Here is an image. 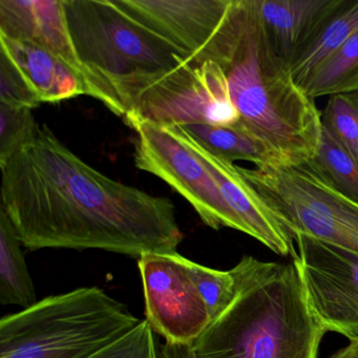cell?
<instances>
[{
  "label": "cell",
  "instance_id": "cell-1",
  "mask_svg": "<svg viewBox=\"0 0 358 358\" xmlns=\"http://www.w3.org/2000/svg\"><path fill=\"white\" fill-rule=\"evenodd\" d=\"M1 169V205L22 246L98 249L140 259L184 240L169 199L90 166L43 125Z\"/></svg>",
  "mask_w": 358,
  "mask_h": 358
},
{
  "label": "cell",
  "instance_id": "cell-2",
  "mask_svg": "<svg viewBox=\"0 0 358 358\" xmlns=\"http://www.w3.org/2000/svg\"><path fill=\"white\" fill-rule=\"evenodd\" d=\"M219 64L240 115L236 127L269 146L287 166L313 160L322 139V113L274 51L255 0H234Z\"/></svg>",
  "mask_w": 358,
  "mask_h": 358
},
{
  "label": "cell",
  "instance_id": "cell-3",
  "mask_svg": "<svg viewBox=\"0 0 358 358\" xmlns=\"http://www.w3.org/2000/svg\"><path fill=\"white\" fill-rule=\"evenodd\" d=\"M230 272L234 301L192 345L196 358H317L328 331L310 309L294 262L244 255Z\"/></svg>",
  "mask_w": 358,
  "mask_h": 358
},
{
  "label": "cell",
  "instance_id": "cell-4",
  "mask_svg": "<svg viewBox=\"0 0 358 358\" xmlns=\"http://www.w3.org/2000/svg\"><path fill=\"white\" fill-rule=\"evenodd\" d=\"M73 45L100 101L124 118L140 96L187 58L114 0H62Z\"/></svg>",
  "mask_w": 358,
  "mask_h": 358
},
{
  "label": "cell",
  "instance_id": "cell-5",
  "mask_svg": "<svg viewBox=\"0 0 358 358\" xmlns=\"http://www.w3.org/2000/svg\"><path fill=\"white\" fill-rule=\"evenodd\" d=\"M141 320L99 287L52 295L0 320V358H87Z\"/></svg>",
  "mask_w": 358,
  "mask_h": 358
},
{
  "label": "cell",
  "instance_id": "cell-6",
  "mask_svg": "<svg viewBox=\"0 0 358 358\" xmlns=\"http://www.w3.org/2000/svg\"><path fill=\"white\" fill-rule=\"evenodd\" d=\"M285 229L358 255V204L337 192L309 164L244 169Z\"/></svg>",
  "mask_w": 358,
  "mask_h": 358
},
{
  "label": "cell",
  "instance_id": "cell-7",
  "mask_svg": "<svg viewBox=\"0 0 358 358\" xmlns=\"http://www.w3.org/2000/svg\"><path fill=\"white\" fill-rule=\"evenodd\" d=\"M124 119L129 127L137 122L160 127H230L238 122L240 115L223 69L206 62L183 66L148 87Z\"/></svg>",
  "mask_w": 358,
  "mask_h": 358
},
{
  "label": "cell",
  "instance_id": "cell-8",
  "mask_svg": "<svg viewBox=\"0 0 358 358\" xmlns=\"http://www.w3.org/2000/svg\"><path fill=\"white\" fill-rule=\"evenodd\" d=\"M136 166L166 182L198 213L204 224L215 230L230 228L245 234L244 226L228 206L215 180L167 127L137 122Z\"/></svg>",
  "mask_w": 358,
  "mask_h": 358
},
{
  "label": "cell",
  "instance_id": "cell-9",
  "mask_svg": "<svg viewBox=\"0 0 358 358\" xmlns=\"http://www.w3.org/2000/svg\"><path fill=\"white\" fill-rule=\"evenodd\" d=\"M292 238L310 309L328 332L358 339V255L301 232Z\"/></svg>",
  "mask_w": 358,
  "mask_h": 358
},
{
  "label": "cell",
  "instance_id": "cell-10",
  "mask_svg": "<svg viewBox=\"0 0 358 358\" xmlns=\"http://www.w3.org/2000/svg\"><path fill=\"white\" fill-rule=\"evenodd\" d=\"M117 7L179 50L192 66L217 64L234 0H114Z\"/></svg>",
  "mask_w": 358,
  "mask_h": 358
},
{
  "label": "cell",
  "instance_id": "cell-11",
  "mask_svg": "<svg viewBox=\"0 0 358 358\" xmlns=\"http://www.w3.org/2000/svg\"><path fill=\"white\" fill-rule=\"evenodd\" d=\"M180 253H148L138 259L146 318L165 343L192 345L210 324L208 309Z\"/></svg>",
  "mask_w": 358,
  "mask_h": 358
},
{
  "label": "cell",
  "instance_id": "cell-12",
  "mask_svg": "<svg viewBox=\"0 0 358 358\" xmlns=\"http://www.w3.org/2000/svg\"><path fill=\"white\" fill-rule=\"evenodd\" d=\"M205 165L222 196L244 226L245 234L282 257L295 255V244L261 194L242 175L238 166L205 150L182 127H167Z\"/></svg>",
  "mask_w": 358,
  "mask_h": 358
},
{
  "label": "cell",
  "instance_id": "cell-13",
  "mask_svg": "<svg viewBox=\"0 0 358 358\" xmlns=\"http://www.w3.org/2000/svg\"><path fill=\"white\" fill-rule=\"evenodd\" d=\"M0 35L36 43L55 54L83 78L90 97L100 101L73 45L62 0H0Z\"/></svg>",
  "mask_w": 358,
  "mask_h": 358
},
{
  "label": "cell",
  "instance_id": "cell-14",
  "mask_svg": "<svg viewBox=\"0 0 358 358\" xmlns=\"http://www.w3.org/2000/svg\"><path fill=\"white\" fill-rule=\"evenodd\" d=\"M0 52L8 56L30 83L41 103L87 95L83 78L52 52L30 41L0 35Z\"/></svg>",
  "mask_w": 358,
  "mask_h": 358
},
{
  "label": "cell",
  "instance_id": "cell-15",
  "mask_svg": "<svg viewBox=\"0 0 358 358\" xmlns=\"http://www.w3.org/2000/svg\"><path fill=\"white\" fill-rule=\"evenodd\" d=\"M358 32V0H332L309 36L289 62L301 83Z\"/></svg>",
  "mask_w": 358,
  "mask_h": 358
},
{
  "label": "cell",
  "instance_id": "cell-16",
  "mask_svg": "<svg viewBox=\"0 0 358 358\" xmlns=\"http://www.w3.org/2000/svg\"><path fill=\"white\" fill-rule=\"evenodd\" d=\"M332 0H255L274 51L289 64Z\"/></svg>",
  "mask_w": 358,
  "mask_h": 358
},
{
  "label": "cell",
  "instance_id": "cell-17",
  "mask_svg": "<svg viewBox=\"0 0 358 358\" xmlns=\"http://www.w3.org/2000/svg\"><path fill=\"white\" fill-rule=\"evenodd\" d=\"M182 127L205 150L228 162L246 161L257 169L287 166L269 146L236 125L192 124Z\"/></svg>",
  "mask_w": 358,
  "mask_h": 358
},
{
  "label": "cell",
  "instance_id": "cell-18",
  "mask_svg": "<svg viewBox=\"0 0 358 358\" xmlns=\"http://www.w3.org/2000/svg\"><path fill=\"white\" fill-rule=\"evenodd\" d=\"M22 245L7 213L0 207V303L26 309L38 301Z\"/></svg>",
  "mask_w": 358,
  "mask_h": 358
},
{
  "label": "cell",
  "instance_id": "cell-19",
  "mask_svg": "<svg viewBox=\"0 0 358 358\" xmlns=\"http://www.w3.org/2000/svg\"><path fill=\"white\" fill-rule=\"evenodd\" d=\"M311 99L358 92V32L301 85Z\"/></svg>",
  "mask_w": 358,
  "mask_h": 358
},
{
  "label": "cell",
  "instance_id": "cell-20",
  "mask_svg": "<svg viewBox=\"0 0 358 358\" xmlns=\"http://www.w3.org/2000/svg\"><path fill=\"white\" fill-rule=\"evenodd\" d=\"M309 164L337 192L358 204V161L326 129L313 160Z\"/></svg>",
  "mask_w": 358,
  "mask_h": 358
},
{
  "label": "cell",
  "instance_id": "cell-21",
  "mask_svg": "<svg viewBox=\"0 0 358 358\" xmlns=\"http://www.w3.org/2000/svg\"><path fill=\"white\" fill-rule=\"evenodd\" d=\"M181 259L208 309L211 320H215L227 309L236 295L231 272L206 267L183 255Z\"/></svg>",
  "mask_w": 358,
  "mask_h": 358
},
{
  "label": "cell",
  "instance_id": "cell-22",
  "mask_svg": "<svg viewBox=\"0 0 358 358\" xmlns=\"http://www.w3.org/2000/svg\"><path fill=\"white\" fill-rule=\"evenodd\" d=\"M39 129L31 108L0 103V166L32 141Z\"/></svg>",
  "mask_w": 358,
  "mask_h": 358
},
{
  "label": "cell",
  "instance_id": "cell-23",
  "mask_svg": "<svg viewBox=\"0 0 358 358\" xmlns=\"http://www.w3.org/2000/svg\"><path fill=\"white\" fill-rule=\"evenodd\" d=\"M322 127L351 152L358 134V106L349 94L330 96L322 113Z\"/></svg>",
  "mask_w": 358,
  "mask_h": 358
},
{
  "label": "cell",
  "instance_id": "cell-24",
  "mask_svg": "<svg viewBox=\"0 0 358 358\" xmlns=\"http://www.w3.org/2000/svg\"><path fill=\"white\" fill-rule=\"evenodd\" d=\"M154 330L143 320L127 334L87 358H160Z\"/></svg>",
  "mask_w": 358,
  "mask_h": 358
},
{
  "label": "cell",
  "instance_id": "cell-25",
  "mask_svg": "<svg viewBox=\"0 0 358 358\" xmlns=\"http://www.w3.org/2000/svg\"><path fill=\"white\" fill-rule=\"evenodd\" d=\"M0 103L34 110L41 103L20 69L0 52Z\"/></svg>",
  "mask_w": 358,
  "mask_h": 358
},
{
  "label": "cell",
  "instance_id": "cell-26",
  "mask_svg": "<svg viewBox=\"0 0 358 358\" xmlns=\"http://www.w3.org/2000/svg\"><path fill=\"white\" fill-rule=\"evenodd\" d=\"M160 358H196L192 345L164 343L159 349Z\"/></svg>",
  "mask_w": 358,
  "mask_h": 358
},
{
  "label": "cell",
  "instance_id": "cell-27",
  "mask_svg": "<svg viewBox=\"0 0 358 358\" xmlns=\"http://www.w3.org/2000/svg\"><path fill=\"white\" fill-rule=\"evenodd\" d=\"M329 358H358V339L350 341L347 347L335 352Z\"/></svg>",
  "mask_w": 358,
  "mask_h": 358
},
{
  "label": "cell",
  "instance_id": "cell-28",
  "mask_svg": "<svg viewBox=\"0 0 358 358\" xmlns=\"http://www.w3.org/2000/svg\"><path fill=\"white\" fill-rule=\"evenodd\" d=\"M351 154L353 155V157L354 158H355V160L358 161V134L357 137H356L355 142H354V145L353 148H352Z\"/></svg>",
  "mask_w": 358,
  "mask_h": 358
},
{
  "label": "cell",
  "instance_id": "cell-29",
  "mask_svg": "<svg viewBox=\"0 0 358 358\" xmlns=\"http://www.w3.org/2000/svg\"><path fill=\"white\" fill-rule=\"evenodd\" d=\"M349 95L352 96V98H353L354 101H355L356 104H357L358 106V93L349 94Z\"/></svg>",
  "mask_w": 358,
  "mask_h": 358
},
{
  "label": "cell",
  "instance_id": "cell-30",
  "mask_svg": "<svg viewBox=\"0 0 358 358\" xmlns=\"http://www.w3.org/2000/svg\"><path fill=\"white\" fill-rule=\"evenodd\" d=\"M356 93H358V92H356Z\"/></svg>",
  "mask_w": 358,
  "mask_h": 358
}]
</instances>
